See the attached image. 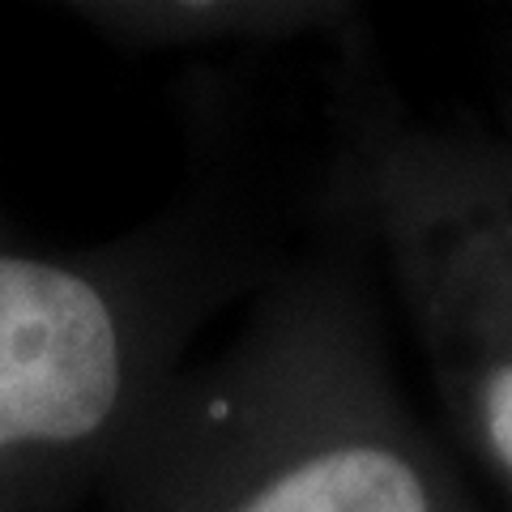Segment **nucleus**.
Wrapping results in <instances>:
<instances>
[{
    "instance_id": "5",
    "label": "nucleus",
    "mask_w": 512,
    "mask_h": 512,
    "mask_svg": "<svg viewBox=\"0 0 512 512\" xmlns=\"http://www.w3.org/2000/svg\"><path fill=\"white\" fill-rule=\"evenodd\" d=\"M0 244H9V227H5V218H0Z\"/></svg>"
},
{
    "instance_id": "2",
    "label": "nucleus",
    "mask_w": 512,
    "mask_h": 512,
    "mask_svg": "<svg viewBox=\"0 0 512 512\" xmlns=\"http://www.w3.org/2000/svg\"><path fill=\"white\" fill-rule=\"evenodd\" d=\"M103 495L107 512H444L325 265L274 269L235 338L167 384Z\"/></svg>"
},
{
    "instance_id": "4",
    "label": "nucleus",
    "mask_w": 512,
    "mask_h": 512,
    "mask_svg": "<svg viewBox=\"0 0 512 512\" xmlns=\"http://www.w3.org/2000/svg\"><path fill=\"white\" fill-rule=\"evenodd\" d=\"M466 402L487 457L512 478V338L478 350Z\"/></svg>"
},
{
    "instance_id": "1",
    "label": "nucleus",
    "mask_w": 512,
    "mask_h": 512,
    "mask_svg": "<svg viewBox=\"0 0 512 512\" xmlns=\"http://www.w3.org/2000/svg\"><path fill=\"white\" fill-rule=\"evenodd\" d=\"M278 265L205 188L90 248L0 244V512L103 491L192 338Z\"/></svg>"
},
{
    "instance_id": "3",
    "label": "nucleus",
    "mask_w": 512,
    "mask_h": 512,
    "mask_svg": "<svg viewBox=\"0 0 512 512\" xmlns=\"http://www.w3.org/2000/svg\"><path fill=\"white\" fill-rule=\"evenodd\" d=\"M64 13L111 47L141 56L274 52L342 22L338 5L312 0H107L69 5Z\"/></svg>"
}]
</instances>
